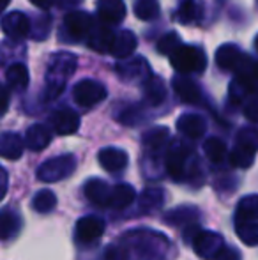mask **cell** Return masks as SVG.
Here are the masks:
<instances>
[{
	"mask_svg": "<svg viewBox=\"0 0 258 260\" xmlns=\"http://www.w3.org/2000/svg\"><path fill=\"white\" fill-rule=\"evenodd\" d=\"M9 2H11V0H0V13H2V11L6 9L7 4H9Z\"/></svg>",
	"mask_w": 258,
	"mask_h": 260,
	"instance_id": "b9f144b4",
	"label": "cell"
},
{
	"mask_svg": "<svg viewBox=\"0 0 258 260\" xmlns=\"http://www.w3.org/2000/svg\"><path fill=\"white\" fill-rule=\"evenodd\" d=\"M7 108H9V90L0 85V117L7 112Z\"/></svg>",
	"mask_w": 258,
	"mask_h": 260,
	"instance_id": "8d00e7d4",
	"label": "cell"
},
{
	"mask_svg": "<svg viewBox=\"0 0 258 260\" xmlns=\"http://www.w3.org/2000/svg\"><path fill=\"white\" fill-rule=\"evenodd\" d=\"M179 46H180L179 34H177V32H168V34H165L161 39H159L158 52L161 55H168V57H170V55L175 52Z\"/></svg>",
	"mask_w": 258,
	"mask_h": 260,
	"instance_id": "d590c367",
	"label": "cell"
},
{
	"mask_svg": "<svg viewBox=\"0 0 258 260\" xmlns=\"http://www.w3.org/2000/svg\"><path fill=\"white\" fill-rule=\"evenodd\" d=\"M97 159H99V165L104 168L106 172H121L128 167V161L129 157L126 154L122 149H117V147H104L99 151L97 154Z\"/></svg>",
	"mask_w": 258,
	"mask_h": 260,
	"instance_id": "9a60e30c",
	"label": "cell"
},
{
	"mask_svg": "<svg viewBox=\"0 0 258 260\" xmlns=\"http://www.w3.org/2000/svg\"><path fill=\"white\" fill-rule=\"evenodd\" d=\"M2 32L7 38L20 41V39L27 38L30 32V20L21 11H13L2 18Z\"/></svg>",
	"mask_w": 258,
	"mask_h": 260,
	"instance_id": "30bf717a",
	"label": "cell"
},
{
	"mask_svg": "<svg viewBox=\"0 0 258 260\" xmlns=\"http://www.w3.org/2000/svg\"><path fill=\"white\" fill-rule=\"evenodd\" d=\"M136 46H138L136 36L131 30H122V32H119V34H115L110 53L114 55V57H117L119 60H126V58L134 53Z\"/></svg>",
	"mask_w": 258,
	"mask_h": 260,
	"instance_id": "ffe728a7",
	"label": "cell"
},
{
	"mask_svg": "<svg viewBox=\"0 0 258 260\" xmlns=\"http://www.w3.org/2000/svg\"><path fill=\"white\" fill-rule=\"evenodd\" d=\"M6 80L9 83V87H13L14 90H25L28 87V82H30L28 69L21 62L11 64L6 71Z\"/></svg>",
	"mask_w": 258,
	"mask_h": 260,
	"instance_id": "4316f807",
	"label": "cell"
},
{
	"mask_svg": "<svg viewBox=\"0 0 258 260\" xmlns=\"http://www.w3.org/2000/svg\"><path fill=\"white\" fill-rule=\"evenodd\" d=\"M235 230H237V236L242 243H246L248 246H255L258 244V221H251V223H239L235 225Z\"/></svg>",
	"mask_w": 258,
	"mask_h": 260,
	"instance_id": "836d02e7",
	"label": "cell"
},
{
	"mask_svg": "<svg viewBox=\"0 0 258 260\" xmlns=\"http://www.w3.org/2000/svg\"><path fill=\"white\" fill-rule=\"evenodd\" d=\"M177 20L180 23H196L202 20V6L196 0H186L177 11Z\"/></svg>",
	"mask_w": 258,
	"mask_h": 260,
	"instance_id": "f1b7e54d",
	"label": "cell"
},
{
	"mask_svg": "<svg viewBox=\"0 0 258 260\" xmlns=\"http://www.w3.org/2000/svg\"><path fill=\"white\" fill-rule=\"evenodd\" d=\"M108 96L106 87L97 80H82L72 87V100L82 108H92V106L99 105Z\"/></svg>",
	"mask_w": 258,
	"mask_h": 260,
	"instance_id": "8992f818",
	"label": "cell"
},
{
	"mask_svg": "<svg viewBox=\"0 0 258 260\" xmlns=\"http://www.w3.org/2000/svg\"><path fill=\"white\" fill-rule=\"evenodd\" d=\"M143 96L151 106H159L166 100V85L159 76L151 75L145 78L143 83Z\"/></svg>",
	"mask_w": 258,
	"mask_h": 260,
	"instance_id": "44dd1931",
	"label": "cell"
},
{
	"mask_svg": "<svg viewBox=\"0 0 258 260\" xmlns=\"http://www.w3.org/2000/svg\"><path fill=\"white\" fill-rule=\"evenodd\" d=\"M97 16L103 23L117 25L126 18L124 0H97Z\"/></svg>",
	"mask_w": 258,
	"mask_h": 260,
	"instance_id": "7c38bea8",
	"label": "cell"
},
{
	"mask_svg": "<svg viewBox=\"0 0 258 260\" xmlns=\"http://www.w3.org/2000/svg\"><path fill=\"white\" fill-rule=\"evenodd\" d=\"M115 34L112 32V28L101 27L97 30H92V34L89 36V48L96 50L97 53H110L112 45H114Z\"/></svg>",
	"mask_w": 258,
	"mask_h": 260,
	"instance_id": "d4e9b609",
	"label": "cell"
},
{
	"mask_svg": "<svg viewBox=\"0 0 258 260\" xmlns=\"http://www.w3.org/2000/svg\"><path fill=\"white\" fill-rule=\"evenodd\" d=\"M52 142V131L43 124H34L27 129V137H25V145L30 151H43L46 149Z\"/></svg>",
	"mask_w": 258,
	"mask_h": 260,
	"instance_id": "7402d4cb",
	"label": "cell"
},
{
	"mask_svg": "<svg viewBox=\"0 0 258 260\" xmlns=\"http://www.w3.org/2000/svg\"><path fill=\"white\" fill-rule=\"evenodd\" d=\"M7 193V172L0 167V200L6 197Z\"/></svg>",
	"mask_w": 258,
	"mask_h": 260,
	"instance_id": "f35d334b",
	"label": "cell"
},
{
	"mask_svg": "<svg viewBox=\"0 0 258 260\" xmlns=\"http://www.w3.org/2000/svg\"><path fill=\"white\" fill-rule=\"evenodd\" d=\"M115 71L121 78L124 80H133V78H143V75H151L149 71V64L145 62V58L134 57L131 60H119L115 64Z\"/></svg>",
	"mask_w": 258,
	"mask_h": 260,
	"instance_id": "ac0fdd59",
	"label": "cell"
},
{
	"mask_svg": "<svg viewBox=\"0 0 258 260\" xmlns=\"http://www.w3.org/2000/svg\"><path fill=\"white\" fill-rule=\"evenodd\" d=\"M216 64L223 71H230L235 75H244L255 68V62L246 57L235 45H223L216 52Z\"/></svg>",
	"mask_w": 258,
	"mask_h": 260,
	"instance_id": "277c9868",
	"label": "cell"
},
{
	"mask_svg": "<svg viewBox=\"0 0 258 260\" xmlns=\"http://www.w3.org/2000/svg\"><path fill=\"white\" fill-rule=\"evenodd\" d=\"M173 90L179 96V100L182 103L188 105H196L202 101V92H200V87L196 85L193 80L186 78V76H177L173 78Z\"/></svg>",
	"mask_w": 258,
	"mask_h": 260,
	"instance_id": "d6986e66",
	"label": "cell"
},
{
	"mask_svg": "<svg viewBox=\"0 0 258 260\" xmlns=\"http://www.w3.org/2000/svg\"><path fill=\"white\" fill-rule=\"evenodd\" d=\"M30 4H34L35 7H41V9H48L53 4V0H30Z\"/></svg>",
	"mask_w": 258,
	"mask_h": 260,
	"instance_id": "60d3db41",
	"label": "cell"
},
{
	"mask_svg": "<svg viewBox=\"0 0 258 260\" xmlns=\"http://www.w3.org/2000/svg\"><path fill=\"white\" fill-rule=\"evenodd\" d=\"M244 113H246V117L251 120V122L258 124V101H251V103L246 105Z\"/></svg>",
	"mask_w": 258,
	"mask_h": 260,
	"instance_id": "74e56055",
	"label": "cell"
},
{
	"mask_svg": "<svg viewBox=\"0 0 258 260\" xmlns=\"http://www.w3.org/2000/svg\"><path fill=\"white\" fill-rule=\"evenodd\" d=\"M104 260H122V255L121 251H119V248L112 246L106 250V253H104Z\"/></svg>",
	"mask_w": 258,
	"mask_h": 260,
	"instance_id": "ab89813d",
	"label": "cell"
},
{
	"mask_svg": "<svg viewBox=\"0 0 258 260\" xmlns=\"http://www.w3.org/2000/svg\"><path fill=\"white\" fill-rule=\"evenodd\" d=\"M191 157V149H188L182 144L172 145V149L166 154V170L173 181L180 182L186 179L188 174V163Z\"/></svg>",
	"mask_w": 258,
	"mask_h": 260,
	"instance_id": "ba28073f",
	"label": "cell"
},
{
	"mask_svg": "<svg viewBox=\"0 0 258 260\" xmlns=\"http://www.w3.org/2000/svg\"><path fill=\"white\" fill-rule=\"evenodd\" d=\"M104 232V221L97 216H85L76 223V241L89 244L99 239Z\"/></svg>",
	"mask_w": 258,
	"mask_h": 260,
	"instance_id": "8fae6325",
	"label": "cell"
},
{
	"mask_svg": "<svg viewBox=\"0 0 258 260\" xmlns=\"http://www.w3.org/2000/svg\"><path fill=\"white\" fill-rule=\"evenodd\" d=\"M76 170V157L72 154H62L46 159L38 168V179L43 182H59L69 177Z\"/></svg>",
	"mask_w": 258,
	"mask_h": 260,
	"instance_id": "5b68a950",
	"label": "cell"
},
{
	"mask_svg": "<svg viewBox=\"0 0 258 260\" xmlns=\"http://www.w3.org/2000/svg\"><path fill=\"white\" fill-rule=\"evenodd\" d=\"M258 219V195H249L239 202L235 211V225L239 223H251Z\"/></svg>",
	"mask_w": 258,
	"mask_h": 260,
	"instance_id": "cb8c5ba5",
	"label": "cell"
},
{
	"mask_svg": "<svg viewBox=\"0 0 258 260\" xmlns=\"http://www.w3.org/2000/svg\"><path fill=\"white\" fill-rule=\"evenodd\" d=\"M173 69L180 75H193L202 73L207 66V57L202 48L191 45H180L172 55H170Z\"/></svg>",
	"mask_w": 258,
	"mask_h": 260,
	"instance_id": "7a4b0ae2",
	"label": "cell"
},
{
	"mask_svg": "<svg viewBox=\"0 0 258 260\" xmlns=\"http://www.w3.org/2000/svg\"><path fill=\"white\" fill-rule=\"evenodd\" d=\"M203 152L212 163H221L225 159V156H227V145H225L223 140H219L216 137L207 138L205 144H203Z\"/></svg>",
	"mask_w": 258,
	"mask_h": 260,
	"instance_id": "4dcf8cb0",
	"label": "cell"
},
{
	"mask_svg": "<svg viewBox=\"0 0 258 260\" xmlns=\"http://www.w3.org/2000/svg\"><path fill=\"white\" fill-rule=\"evenodd\" d=\"M57 206V197L53 195V191L50 189H41L39 193H35L34 200H32V207L34 211L46 214V212H52Z\"/></svg>",
	"mask_w": 258,
	"mask_h": 260,
	"instance_id": "1f68e13d",
	"label": "cell"
},
{
	"mask_svg": "<svg viewBox=\"0 0 258 260\" xmlns=\"http://www.w3.org/2000/svg\"><path fill=\"white\" fill-rule=\"evenodd\" d=\"M25 142L18 133L13 131H4L0 133V156L6 159H20L23 154Z\"/></svg>",
	"mask_w": 258,
	"mask_h": 260,
	"instance_id": "e0dca14e",
	"label": "cell"
},
{
	"mask_svg": "<svg viewBox=\"0 0 258 260\" xmlns=\"http://www.w3.org/2000/svg\"><path fill=\"white\" fill-rule=\"evenodd\" d=\"M196 218V211L191 207H179V209H173L172 212H168L165 218L166 223L170 225H175L180 226L182 223H191Z\"/></svg>",
	"mask_w": 258,
	"mask_h": 260,
	"instance_id": "e575fe53",
	"label": "cell"
},
{
	"mask_svg": "<svg viewBox=\"0 0 258 260\" xmlns=\"http://www.w3.org/2000/svg\"><path fill=\"white\" fill-rule=\"evenodd\" d=\"M78 60L72 53L69 52H59L53 53L48 62L46 69V85H45V98L48 101L57 100L65 89L67 80L75 75Z\"/></svg>",
	"mask_w": 258,
	"mask_h": 260,
	"instance_id": "6da1fadb",
	"label": "cell"
},
{
	"mask_svg": "<svg viewBox=\"0 0 258 260\" xmlns=\"http://www.w3.org/2000/svg\"><path fill=\"white\" fill-rule=\"evenodd\" d=\"M255 48L258 50V36H256V39H255Z\"/></svg>",
	"mask_w": 258,
	"mask_h": 260,
	"instance_id": "7bdbcfd3",
	"label": "cell"
},
{
	"mask_svg": "<svg viewBox=\"0 0 258 260\" xmlns=\"http://www.w3.org/2000/svg\"><path fill=\"white\" fill-rule=\"evenodd\" d=\"M177 129L188 138H202L207 131V122L203 117L196 115V113H184L177 120Z\"/></svg>",
	"mask_w": 258,
	"mask_h": 260,
	"instance_id": "2e32d148",
	"label": "cell"
},
{
	"mask_svg": "<svg viewBox=\"0 0 258 260\" xmlns=\"http://www.w3.org/2000/svg\"><path fill=\"white\" fill-rule=\"evenodd\" d=\"M163 200H165V195L159 188H149L141 193L140 197V211L141 212H152L156 209L161 207Z\"/></svg>",
	"mask_w": 258,
	"mask_h": 260,
	"instance_id": "f546056e",
	"label": "cell"
},
{
	"mask_svg": "<svg viewBox=\"0 0 258 260\" xmlns=\"http://www.w3.org/2000/svg\"><path fill=\"white\" fill-rule=\"evenodd\" d=\"M50 122L57 135H72L80 127V115L71 108H62L53 113Z\"/></svg>",
	"mask_w": 258,
	"mask_h": 260,
	"instance_id": "4fadbf2b",
	"label": "cell"
},
{
	"mask_svg": "<svg viewBox=\"0 0 258 260\" xmlns=\"http://www.w3.org/2000/svg\"><path fill=\"white\" fill-rule=\"evenodd\" d=\"M136 199V191L133 186L129 184H117L112 188V199H110V207L114 209H126L128 206L134 202Z\"/></svg>",
	"mask_w": 258,
	"mask_h": 260,
	"instance_id": "83f0119b",
	"label": "cell"
},
{
	"mask_svg": "<svg viewBox=\"0 0 258 260\" xmlns=\"http://www.w3.org/2000/svg\"><path fill=\"white\" fill-rule=\"evenodd\" d=\"M170 140V133L166 127H152V129L145 131L143 133V138H141V142H143L145 149L151 152H159L161 149L166 147V144H168Z\"/></svg>",
	"mask_w": 258,
	"mask_h": 260,
	"instance_id": "484cf974",
	"label": "cell"
},
{
	"mask_svg": "<svg viewBox=\"0 0 258 260\" xmlns=\"http://www.w3.org/2000/svg\"><path fill=\"white\" fill-rule=\"evenodd\" d=\"M64 28L75 41L83 38H89L94 30V20L90 14L83 11H71L64 18Z\"/></svg>",
	"mask_w": 258,
	"mask_h": 260,
	"instance_id": "9c48e42d",
	"label": "cell"
},
{
	"mask_svg": "<svg viewBox=\"0 0 258 260\" xmlns=\"http://www.w3.org/2000/svg\"><path fill=\"white\" fill-rule=\"evenodd\" d=\"M83 191H85V197L92 204L101 207H110L112 188L103 179H89L85 182V186H83Z\"/></svg>",
	"mask_w": 258,
	"mask_h": 260,
	"instance_id": "5bb4252c",
	"label": "cell"
},
{
	"mask_svg": "<svg viewBox=\"0 0 258 260\" xmlns=\"http://www.w3.org/2000/svg\"><path fill=\"white\" fill-rule=\"evenodd\" d=\"M193 250L198 257L205 260H217L221 257V253L225 251V241L219 234L216 232H207V230H200L195 236Z\"/></svg>",
	"mask_w": 258,
	"mask_h": 260,
	"instance_id": "52a82bcc",
	"label": "cell"
},
{
	"mask_svg": "<svg viewBox=\"0 0 258 260\" xmlns=\"http://www.w3.org/2000/svg\"><path fill=\"white\" fill-rule=\"evenodd\" d=\"M258 151V129L255 127H244L239 131L237 144L230 154V161L237 168H248L253 165L255 154Z\"/></svg>",
	"mask_w": 258,
	"mask_h": 260,
	"instance_id": "3957f363",
	"label": "cell"
},
{
	"mask_svg": "<svg viewBox=\"0 0 258 260\" xmlns=\"http://www.w3.org/2000/svg\"><path fill=\"white\" fill-rule=\"evenodd\" d=\"M21 229V218L13 209H2L0 211V241H7L14 237Z\"/></svg>",
	"mask_w": 258,
	"mask_h": 260,
	"instance_id": "603a6c76",
	"label": "cell"
},
{
	"mask_svg": "<svg viewBox=\"0 0 258 260\" xmlns=\"http://www.w3.org/2000/svg\"><path fill=\"white\" fill-rule=\"evenodd\" d=\"M134 14L138 20L151 21L154 18H158L159 14V4L158 0H138L134 4Z\"/></svg>",
	"mask_w": 258,
	"mask_h": 260,
	"instance_id": "d6a6232c",
	"label": "cell"
}]
</instances>
